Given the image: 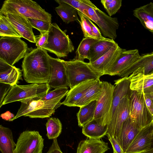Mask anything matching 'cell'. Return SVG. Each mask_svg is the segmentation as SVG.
I'll list each match as a JSON object with an SVG mask.
<instances>
[{"instance_id": "obj_51", "label": "cell", "mask_w": 153, "mask_h": 153, "mask_svg": "<svg viewBox=\"0 0 153 153\" xmlns=\"http://www.w3.org/2000/svg\"><path fill=\"white\" fill-rule=\"evenodd\" d=\"M113 153H115L114 152H113Z\"/></svg>"}, {"instance_id": "obj_44", "label": "cell", "mask_w": 153, "mask_h": 153, "mask_svg": "<svg viewBox=\"0 0 153 153\" xmlns=\"http://www.w3.org/2000/svg\"><path fill=\"white\" fill-rule=\"evenodd\" d=\"M143 95L146 107L151 115L153 116V100L145 94L143 92Z\"/></svg>"}, {"instance_id": "obj_6", "label": "cell", "mask_w": 153, "mask_h": 153, "mask_svg": "<svg viewBox=\"0 0 153 153\" xmlns=\"http://www.w3.org/2000/svg\"><path fill=\"white\" fill-rule=\"evenodd\" d=\"M21 38L1 37L0 39V59L13 65L25 57L27 52V44Z\"/></svg>"}, {"instance_id": "obj_23", "label": "cell", "mask_w": 153, "mask_h": 153, "mask_svg": "<svg viewBox=\"0 0 153 153\" xmlns=\"http://www.w3.org/2000/svg\"><path fill=\"white\" fill-rule=\"evenodd\" d=\"M133 15L139 20L145 29L153 33V3L150 2L135 9Z\"/></svg>"}, {"instance_id": "obj_31", "label": "cell", "mask_w": 153, "mask_h": 153, "mask_svg": "<svg viewBox=\"0 0 153 153\" xmlns=\"http://www.w3.org/2000/svg\"><path fill=\"white\" fill-rule=\"evenodd\" d=\"M101 40L91 38H83L76 50V56L73 59L84 61L85 59H88L89 52L91 47Z\"/></svg>"}, {"instance_id": "obj_7", "label": "cell", "mask_w": 153, "mask_h": 153, "mask_svg": "<svg viewBox=\"0 0 153 153\" xmlns=\"http://www.w3.org/2000/svg\"><path fill=\"white\" fill-rule=\"evenodd\" d=\"M83 14L97 25L104 37L114 40L117 38L116 31L119 27L117 18L107 15L91 1Z\"/></svg>"}, {"instance_id": "obj_52", "label": "cell", "mask_w": 153, "mask_h": 153, "mask_svg": "<svg viewBox=\"0 0 153 153\" xmlns=\"http://www.w3.org/2000/svg\"><path fill=\"white\" fill-rule=\"evenodd\" d=\"M152 123H153V121H152Z\"/></svg>"}, {"instance_id": "obj_38", "label": "cell", "mask_w": 153, "mask_h": 153, "mask_svg": "<svg viewBox=\"0 0 153 153\" xmlns=\"http://www.w3.org/2000/svg\"><path fill=\"white\" fill-rule=\"evenodd\" d=\"M75 8L82 14L88 7L91 1L89 0H62Z\"/></svg>"}, {"instance_id": "obj_4", "label": "cell", "mask_w": 153, "mask_h": 153, "mask_svg": "<svg viewBox=\"0 0 153 153\" xmlns=\"http://www.w3.org/2000/svg\"><path fill=\"white\" fill-rule=\"evenodd\" d=\"M13 10L27 19H39L51 22L52 16L36 2L31 0H6L0 11Z\"/></svg>"}, {"instance_id": "obj_43", "label": "cell", "mask_w": 153, "mask_h": 153, "mask_svg": "<svg viewBox=\"0 0 153 153\" xmlns=\"http://www.w3.org/2000/svg\"><path fill=\"white\" fill-rule=\"evenodd\" d=\"M47 153H63L58 145L57 139L53 140L52 144Z\"/></svg>"}, {"instance_id": "obj_19", "label": "cell", "mask_w": 153, "mask_h": 153, "mask_svg": "<svg viewBox=\"0 0 153 153\" xmlns=\"http://www.w3.org/2000/svg\"><path fill=\"white\" fill-rule=\"evenodd\" d=\"M153 70V52L141 55L140 58L128 68L121 75L128 76L132 73H141L145 75Z\"/></svg>"}, {"instance_id": "obj_16", "label": "cell", "mask_w": 153, "mask_h": 153, "mask_svg": "<svg viewBox=\"0 0 153 153\" xmlns=\"http://www.w3.org/2000/svg\"><path fill=\"white\" fill-rule=\"evenodd\" d=\"M140 57L141 55L137 49L127 50L124 49L113 66L105 73V74L111 76L116 75L120 77L122 74Z\"/></svg>"}, {"instance_id": "obj_27", "label": "cell", "mask_w": 153, "mask_h": 153, "mask_svg": "<svg viewBox=\"0 0 153 153\" xmlns=\"http://www.w3.org/2000/svg\"><path fill=\"white\" fill-rule=\"evenodd\" d=\"M16 144L10 128L0 126V150L1 153H14Z\"/></svg>"}, {"instance_id": "obj_50", "label": "cell", "mask_w": 153, "mask_h": 153, "mask_svg": "<svg viewBox=\"0 0 153 153\" xmlns=\"http://www.w3.org/2000/svg\"><path fill=\"white\" fill-rule=\"evenodd\" d=\"M153 70L149 74H153Z\"/></svg>"}, {"instance_id": "obj_8", "label": "cell", "mask_w": 153, "mask_h": 153, "mask_svg": "<svg viewBox=\"0 0 153 153\" xmlns=\"http://www.w3.org/2000/svg\"><path fill=\"white\" fill-rule=\"evenodd\" d=\"M51 89L48 83L32 84L12 86L1 105L35 97L42 98Z\"/></svg>"}, {"instance_id": "obj_14", "label": "cell", "mask_w": 153, "mask_h": 153, "mask_svg": "<svg viewBox=\"0 0 153 153\" xmlns=\"http://www.w3.org/2000/svg\"><path fill=\"white\" fill-rule=\"evenodd\" d=\"M62 60L49 56L51 71L47 83L51 89L68 86L66 69Z\"/></svg>"}, {"instance_id": "obj_41", "label": "cell", "mask_w": 153, "mask_h": 153, "mask_svg": "<svg viewBox=\"0 0 153 153\" xmlns=\"http://www.w3.org/2000/svg\"><path fill=\"white\" fill-rule=\"evenodd\" d=\"M2 86L0 87V103L1 105L5 98L8 94L12 86L10 85L1 83Z\"/></svg>"}, {"instance_id": "obj_17", "label": "cell", "mask_w": 153, "mask_h": 153, "mask_svg": "<svg viewBox=\"0 0 153 153\" xmlns=\"http://www.w3.org/2000/svg\"><path fill=\"white\" fill-rule=\"evenodd\" d=\"M124 50L117 43L104 55L95 61L89 63L94 70L103 75L112 67Z\"/></svg>"}, {"instance_id": "obj_47", "label": "cell", "mask_w": 153, "mask_h": 153, "mask_svg": "<svg viewBox=\"0 0 153 153\" xmlns=\"http://www.w3.org/2000/svg\"><path fill=\"white\" fill-rule=\"evenodd\" d=\"M145 78L149 79L153 78V73L152 74H149L147 75H145Z\"/></svg>"}, {"instance_id": "obj_18", "label": "cell", "mask_w": 153, "mask_h": 153, "mask_svg": "<svg viewBox=\"0 0 153 153\" xmlns=\"http://www.w3.org/2000/svg\"><path fill=\"white\" fill-rule=\"evenodd\" d=\"M97 79L84 81L70 89L62 104L69 107H76L77 103L83 97L89 88L95 82Z\"/></svg>"}, {"instance_id": "obj_11", "label": "cell", "mask_w": 153, "mask_h": 153, "mask_svg": "<svg viewBox=\"0 0 153 153\" xmlns=\"http://www.w3.org/2000/svg\"><path fill=\"white\" fill-rule=\"evenodd\" d=\"M130 107L129 94L121 99L108 125L106 135L113 137L120 145L122 128L123 123L129 117Z\"/></svg>"}, {"instance_id": "obj_26", "label": "cell", "mask_w": 153, "mask_h": 153, "mask_svg": "<svg viewBox=\"0 0 153 153\" xmlns=\"http://www.w3.org/2000/svg\"><path fill=\"white\" fill-rule=\"evenodd\" d=\"M108 130V125H99L96 120L93 119L82 126V132L88 138L100 139L107 135Z\"/></svg>"}, {"instance_id": "obj_28", "label": "cell", "mask_w": 153, "mask_h": 153, "mask_svg": "<svg viewBox=\"0 0 153 153\" xmlns=\"http://www.w3.org/2000/svg\"><path fill=\"white\" fill-rule=\"evenodd\" d=\"M103 92L102 82L100 78L87 91L83 97L79 101L76 107H80L87 105L91 102L97 101Z\"/></svg>"}, {"instance_id": "obj_1", "label": "cell", "mask_w": 153, "mask_h": 153, "mask_svg": "<svg viewBox=\"0 0 153 153\" xmlns=\"http://www.w3.org/2000/svg\"><path fill=\"white\" fill-rule=\"evenodd\" d=\"M49 56L46 50L37 48L27 53L22 62V71L28 83H47L51 74Z\"/></svg>"}, {"instance_id": "obj_10", "label": "cell", "mask_w": 153, "mask_h": 153, "mask_svg": "<svg viewBox=\"0 0 153 153\" xmlns=\"http://www.w3.org/2000/svg\"><path fill=\"white\" fill-rule=\"evenodd\" d=\"M103 92L96 101L93 119L99 125L105 126L109 123L111 117L114 85L106 81L102 82Z\"/></svg>"}, {"instance_id": "obj_12", "label": "cell", "mask_w": 153, "mask_h": 153, "mask_svg": "<svg viewBox=\"0 0 153 153\" xmlns=\"http://www.w3.org/2000/svg\"><path fill=\"white\" fill-rule=\"evenodd\" d=\"M44 140L38 131H23L17 139L14 153H42Z\"/></svg>"}, {"instance_id": "obj_46", "label": "cell", "mask_w": 153, "mask_h": 153, "mask_svg": "<svg viewBox=\"0 0 153 153\" xmlns=\"http://www.w3.org/2000/svg\"><path fill=\"white\" fill-rule=\"evenodd\" d=\"M143 93L153 100V85L145 89Z\"/></svg>"}, {"instance_id": "obj_35", "label": "cell", "mask_w": 153, "mask_h": 153, "mask_svg": "<svg viewBox=\"0 0 153 153\" xmlns=\"http://www.w3.org/2000/svg\"><path fill=\"white\" fill-rule=\"evenodd\" d=\"M77 11L80 18L79 23L83 33L84 36L85 38L96 39L92 32L90 25L86 20V16L79 10H77Z\"/></svg>"}, {"instance_id": "obj_42", "label": "cell", "mask_w": 153, "mask_h": 153, "mask_svg": "<svg viewBox=\"0 0 153 153\" xmlns=\"http://www.w3.org/2000/svg\"><path fill=\"white\" fill-rule=\"evenodd\" d=\"M115 153H124L121 147L114 138L112 136H107Z\"/></svg>"}, {"instance_id": "obj_5", "label": "cell", "mask_w": 153, "mask_h": 153, "mask_svg": "<svg viewBox=\"0 0 153 153\" xmlns=\"http://www.w3.org/2000/svg\"><path fill=\"white\" fill-rule=\"evenodd\" d=\"M66 71L68 86L70 89L84 81L100 78L102 76L97 71L89 62L73 59L62 60Z\"/></svg>"}, {"instance_id": "obj_40", "label": "cell", "mask_w": 153, "mask_h": 153, "mask_svg": "<svg viewBox=\"0 0 153 153\" xmlns=\"http://www.w3.org/2000/svg\"><path fill=\"white\" fill-rule=\"evenodd\" d=\"M86 20L90 25L92 32L96 38L98 40H104L106 39L102 35L100 30L98 27L92 22L91 20L86 16Z\"/></svg>"}, {"instance_id": "obj_2", "label": "cell", "mask_w": 153, "mask_h": 153, "mask_svg": "<svg viewBox=\"0 0 153 153\" xmlns=\"http://www.w3.org/2000/svg\"><path fill=\"white\" fill-rule=\"evenodd\" d=\"M62 98L42 100L40 98L35 97L22 100L20 108L13 121L22 116L31 118L49 117L62 104L60 100Z\"/></svg>"}, {"instance_id": "obj_21", "label": "cell", "mask_w": 153, "mask_h": 153, "mask_svg": "<svg viewBox=\"0 0 153 153\" xmlns=\"http://www.w3.org/2000/svg\"><path fill=\"white\" fill-rule=\"evenodd\" d=\"M140 131L129 117L123 123L120 134V145L124 153Z\"/></svg>"}, {"instance_id": "obj_30", "label": "cell", "mask_w": 153, "mask_h": 153, "mask_svg": "<svg viewBox=\"0 0 153 153\" xmlns=\"http://www.w3.org/2000/svg\"><path fill=\"white\" fill-rule=\"evenodd\" d=\"M131 75H132V77L130 88L131 90L142 94L145 89L153 85V78H146L143 74L132 73Z\"/></svg>"}, {"instance_id": "obj_25", "label": "cell", "mask_w": 153, "mask_h": 153, "mask_svg": "<svg viewBox=\"0 0 153 153\" xmlns=\"http://www.w3.org/2000/svg\"><path fill=\"white\" fill-rule=\"evenodd\" d=\"M55 1L59 4L55 7V10L64 22L67 24L75 21H78L79 22L80 20L75 8L62 0Z\"/></svg>"}, {"instance_id": "obj_9", "label": "cell", "mask_w": 153, "mask_h": 153, "mask_svg": "<svg viewBox=\"0 0 153 153\" xmlns=\"http://www.w3.org/2000/svg\"><path fill=\"white\" fill-rule=\"evenodd\" d=\"M129 96L130 102L129 117L140 130L152 123L153 116L146 107L143 93L140 94L130 90Z\"/></svg>"}, {"instance_id": "obj_49", "label": "cell", "mask_w": 153, "mask_h": 153, "mask_svg": "<svg viewBox=\"0 0 153 153\" xmlns=\"http://www.w3.org/2000/svg\"><path fill=\"white\" fill-rule=\"evenodd\" d=\"M152 138H153V140H152V148H153V136H152Z\"/></svg>"}, {"instance_id": "obj_20", "label": "cell", "mask_w": 153, "mask_h": 153, "mask_svg": "<svg viewBox=\"0 0 153 153\" xmlns=\"http://www.w3.org/2000/svg\"><path fill=\"white\" fill-rule=\"evenodd\" d=\"M22 71L0 59V83L13 86L22 80Z\"/></svg>"}, {"instance_id": "obj_36", "label": "cell", "mask_w": 153, "mask_h": 153, "mask_svg": "<svg viewBox=\"0 0 153 153\" xmlns=\"http://www.w3.org/2000/svg\"><path fill=\"white\" fill-rule=\"evenodd\" d=\"M68 91L67 86L58 88L53 91H48L40 99L42 100H48L59 98H63L66 95Z\"/></svg>"}, {"instance_id": "obj_34", "label": "cell", "mask_w": 153, "mask_h": 153, "mask_svg": "<svg viewBox=\"0 0 153 153\" xmlns=\"http://www.w3.org/2000/svg\"><path fill=\"white\" fill-rule=\"evenodd\" d=\"M101 3L108 13L111 17L115 14L120 8L122 0H101Z\"/></svg>"}, {"instance_id": "obj_45", "label": "cell", "mask_w": 153, "mask_h": 153, "mask_svg": "<svg viewBox=\"0 0 153 153\" xmlns=\"http://www.w3.org/2000/svg\"><path fill=\"white\" fill-rule=\"evenodd\" d=\"M15 116L13 114L9 111L1 114L0 115L2 119L9 121H13Z\"/></svg>"}, {"instance_id": "obj_29", "label": "cell", "mask_w": 153, "mask_h": 153, "mask_svg": "<svg viewBox=\"0 0 153 153\" xmlns=\"http://www.w3.org/2000/svg\"><path fill=\"white\" fill-rule=\"evenodd\" d=\"M97 105L96 101L80 107L76 114L78 125L80 127L92 120L94 118Z\"/></svg>"}, {"instance_id": "obj_33", "label": "cell", "mask_w": 153, "mask_h": 153, "mask_svg": "<svg viewBox=\"0 0 153 153\" xmlns=\"http://www.w3.org/2000/svg\"><path fill=\"white\" fill-rule=\"evenodd\" d=\"M0 36L1 37H17L21 36L4 15L0 14Z\"/></svg>"}, {"instance_id": "obj_32", "label": "cell", "mask_w": 153, "mask_h": 153, "mask_svg": "<svg viewBox=\"0 0 153 153\" xmlns=\"http://www.w3.org/2000/svg\"><path fill=\"white\" fill-rule=\"evenodd\" d=\"M47 131L46 136L49 139H57L61 134L62 125L60 120L57 118L51 117L46 124Z\"/></svg>"}, {"instance_id": "obj_24", "label": "cell", "mask_w": 153, "mask_h": 153, "mask_svg": "<svg viewBox=\"0 0 153 153\" xmlns=\"http://www.w3.org/2000/svg\"><path fill=\"white\" fill-rule=\"evenodd\" d=\"M117 43L113 39L106 38L94 44L90 50L88 59L92 63L106 53Z\"/></svg>"}, {"instance_id": "obj_15", "label": "cell", "mask_w": 153, "mask_h": 153, "mask_svg": "<svg viewBox=\"0 0 153 153\" xmlns=\"http://www.w3.org/2000/svg\"><path fill=\"white\" fill-rule=\"evenodd\" d=\"M153 134L152 122L139 131L125 153H140L152 148Z\"/></svg>"}, {"instance_id": "obj_3", "label": "cell", "mask_w": 153, "mask_h": 153, "mask_svg": "<svg viewBox=\"0 0 153 153\" xmlns=\"http://www.w3.org/2000/svg\"><path fill=\"white\" fill-rule=\"evenodd\" d=\"M67 30L62 31L55 23H51L47 43L43 48L55 54L59 58H64L74 50V48Z\"/></svg>"}, {"instance_id": "obj_48", "label": "cell", "mask_w": 153, "mask_h": 153, "mask_svg": "<svg viewBox=\"0 0 153 153\" xmlns=\"http://www.w3.org/2000/svg\"><path fill=\"white\" fill-rule=\"evenodd\" d=\"M140 153H153V148Z\"/></svg>"}, {"instance_id": "obj_13", "label": "cell", "mask_w": 153, "mask_h": 153, "mask_svg": "<svg viewBox=\"0 0 153 153\" xmlns=\"http://www.w3.org/2000/svg\"><path fill=\"white\" fill-rule=\"evenodd\" d=\"M0 14L4 15L7 18L22 37L36 43V36L27 19L17 12L13 10L0 11Z\"/></svg>"}, {"instance_id": "obj_39", "label": "cell", "mask_w": 153, "mask_h": 153, "mask_svg": "<svg viewBox=\"0 0 153 153\" xmlns=\"http://www.w3.org/2000/svg\"><path fill=\"white\" fill-rule=\"evenodd\" d=\"M40 33V35L36 36V45L37 48H43V46L47 42L48 31Z\"/></svg>"}, {"instance_id": "obj_22", "label": "cell", "mask_w": 153, "mask_h": 153, "mask_svg": "<svg viewBox=\"0 0 153 153\" xmlns=\"http://www.w3.org/2000/svg\"><path fill=\"white\" fill-rule=\"evenodd\" d=\"M109 149L108 143L102 140L87 138L79 142L76 153H105Z\"/></svg>"}, {"instance_id": "obj_37", "label": "cell", "mask_w": 153, "mask_h": 153, "mask_svg": "<svg viewBox=\"0 0 153 153\" xmlns=\"http://www.w3.org/2000/svg\"><path fill=\"white\" fill-rule=\"evenodd\" d=\"M27 19L33 28L37 29L40 33L48 31L50 27L51 22L35 19Z\"/></svg>"}]
</instances>
